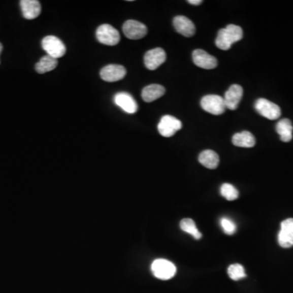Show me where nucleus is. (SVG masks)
Instances as JSON below:
<instances>
[{
  "mask_svg": "<svg viewBox=\"0 0 293 293\" xmlns=\"http://www.w3.org/2000/svg\"><path fill=\"white\" fill-rule=\"evenodd\" d=\"M221 228L226 235H233L236 231V225L232 220L226 217H222L220 221Z\"/></svg>",
  "mask_w": 293,
  "mask_h": 293,
  "instance_id": "nucleus-25",
  "label": "nucleus"
},
{
  "mask_svg": "<svg viewBox=\"0 0 293 293\" xmlns=\"http://www.w3.org/2000/svg\"><path fill=\"white\" fill-rule=\"evenodd\" d=\"M43 49L47 55L58 60L66 53V47L64 43L59 38L49 35L44 38L42 41Z\"/></svg>",
  "mask_w": 293,
  "mask_h": 293,
  "instance_id": "nucleus-3",
  "label": "nucleus"
},
{
  "mask_svg": "<svg viewBox=\"0 0 293 293\" xmlns=\"http://www.w3.org/2000/svg\"><path fill=\"white\" fill-rule=\"evenodd\" d=\"M255 109L259 114L269 120H276L281 116L280 108L266 99L257 100L255 103Z\"/></svg>",
  "mask_w": 293,
  "mask_h": 293,
  "instance_id": "nucleus-6",
  "label": "nucleus"
},
{
  "mask_svg": "<svg viewBox=\"0 0 293 293\" xmlns=\"http://www.w3.org/2000/svg\"><path fill=\"white\" fill-rule=\"evenodd\" d=\"M20 5L23 17L27 20L37 18L41 13V5L37 0H21Z\"/></svg>",
  "mask_w": 293,
  "mask_h": 293,
  "instance_id": "nucleus-16",
  "label": "nucleus"
},
{
  "mask_svg": "<svg viewBox=\"0 0 293 293\" xmlns=\"http://www.w3.org/2000/svg\"><path fill=\"white\" fill-rule=\"evenodd\" d=\"M192 60L194 64L205 70H213L217 66V60L204 50L197 49L193 51Z\"/></svg>",
  "mask_w": 293,
  "mask_h": 293,
  "instance_id": "nucleus-12",
  "label": "nucleus"
},
{
  "mask_svg": "<svg viewBox=\"0 0 293 293\" xmlns=\"http://www.w3.org/2000/svg\"><path fill=\"white\" fill-rule=\"evenodd\" d=\"M278 242L282 248L293 246V218H287L281 222Z\"/></svg>",
  "mask_w": 293,
  "mask_h": 293,
  "instance_id": "nucleus-9",
  "label": "nucleus"
},
{
  "mask_svg": "<svg viewBox=\"0 0 293 293\" xmlns=\"http://www.w3.org/2000/svg\"><path fill=\"white\" fill-rule=\"evenodd\" d=\"M183 127V124L176 117L166 115L158 124V132L163 137H171Z\"/></svg>",
  "mask_w": 293,
  "mask_h": 293,
  "instance_id": "nucleus-7",
  "label": "nucleus"
},
{
  "mask_svg": "<svg viewBox=\"0 0 293 293\" xmlns=\"http://www.w3.org/2000/svg\"><path fill=\"white\" fill-rule=\"evenodd\" d=\"M180 228L186 233L190 234L196 240H200L202 237L199 230L197 229L195 221L191 218H184L180 221Z\"/></svg>",
  "mask_w": 293,
  "mask_h": 293,
  "instance_id": "nucleus-22",
  "label": "nucleus"
},
{
  "mask_svg": "<svg viewBox=\"0 0 293 293\" xmlns=\"http://www.w3.org/2000/svg\"><path fill=\"white\" fill-rule=\"evenodd\" d=\"M114 102L125 113L134 114L138 111V105L132 94L126 92H120L115 94Z\"/></svg>",
  "mask_w": 293,
  "mask_h": 293,
  "instance_id": "nucleus-14",
  "label": "nucleus"
},
{
  "mask_svg": "<svg viewBox=\"0 0 293 293\" xmlns=\"http://www.w3.org/2000/svg\"><path fill=\"white\" fill-rule=\"evenodd\" d=\"M2 51H3V45L2 44H1V43H0V54H1Z\"/></svg>",
  "mask_w": 293,
  "mask_h": 293,
  "instance_id": "nucleus-27",
  "label": "nucleus"
},
{
  "mask_svg": "<svg viewBox=\"0 0 293 293\" xmlns=\"http://www.w3.org/2000/svg\"><path fill=\"white\" fill-rule=\"evenodd\" d=\"M126 70L120 64H109L101 70V77L103 80L108 82H114L125 78Z\"/></svg>",
  "mask_w": 293,
  "mask_h": 293,
  "instance_id": "nucleus-11",
  "label": "nucleus"
},
{
  "mask_svg": "<svg viewBox=\"0 0 293 293\" xmlns=\"http://www.w3.org/2000/svg\"><path fill=\"white\" fill-rule=\"evenodd\" d=\"M151 269L154 276L161 280L172 279L177 271L174 263L166 259H156L154 261Z\"/></svg>",
  "mask_w": 293,
  "mask_h": 293,
  "instance_id": "nucleus-2",
  "label": "nucleus"
},
{
  "mask_svg": "<svg viewBox=\"0 0 293 293\" xmlns=\"http://www.w3.org/2000/svg\"><path fill=\"white\" fill-rule=\"evenodd\" d=\"M96 38L100 43L105 45L115 46L120 42L119 32L109 24H104L98 27Z\"/></svg>",
  "mask_w": 293,
  "mask_h": 293,
  "instance_id": "nucleus-5",
  "label": "nucleus"
},
{
  "mask_svg": "<svg viewBox=\"0 0 293 293\" xmlns=\"http://www.w3.org/2000/svg\"><path fill=\"white\" fill-rule=\"evenodd\" d=\"M166 60V51L160 47L150 50L144 55V64L146 68L149 70H156Z\"/></svg>",
  "mask_w": 293,
  "mask_h": 293,
  "instance_id": "nucleus-10",
  "label": "nucleus"
},
{
  "mask_svg": "<svg viewBox=\"0 0 293 293\" xmlns=\"http://www.w3.org/2000/svg\"><path fill=\"white\" fill-rule=\"evenodd\" d=\"M165 93L166 89L161 85H149L145 86L142 90V98L145 102L151 103L163 96Z\"/></svg>",
  "mask_w": 293,
  "mask_h": 293,
  "instance_id": "nucleus-17",
  "label": "nucleus"
},
{
  "mask_svg": "<svg viewBox=\"0 0 293 293\" xmlns=\"http://www.w3.org/2000/svg\"><path fill=\"white\" fill-rule=\"evenodd\" d=\"M58 66V60L55 58L47 55L41 58L35 66V70L39 74H43L50 72L56 68Z\"/></svg>",
  "mask_w": 293,
  "mask_h": 293,
  "instance_id": "nucleus-21",
  "label": "nucleus"
},
{
  "mask_svg": "<svg viewBox=\"0 0 293 293\" xmlns=\"http://www.w3.org/2000/svg\"><path fill=\"white\" fill-rule=\"evenodd\" d=\"M232 143L236 147L252 148L256 144V140L250 132H243L234 135L232 137Z\"/></svg>",
  "mask_w": 293,
  "mask_h": 293,
  "instance_id": "nucleus-18",
  "label": "nucleus"
},
{
  "mask_svg": "<svg viewBox=\"0 0 293 293\" xmlns=\"http://www.w3.org/2000/svg\"><path fill=\"white\" fill-rule=\"evenodd\" d=\"M201 105L204 110L213 115L222 114L226 109L224 99L217 94L205 95L201 100Z\"/></svg>",
  "mask_w": 293,
  "mask_h": 293,
  "instance_id": "nucleus-4",
  "label": "nucleus"
},
{
  "mask_svg": "<svg viewBox=\"0 0 293 293\" xmlns=\"http://www.w3.org/2000/svg\"><path fill=\"white\" fill-rule=\"evenodd\" d=\"M174 29L185 37H192L196 33V26L194 23L184 16H178L173 21Z\"/></svg>",
  "mask_w": 293,
  "mask_h": 293,
  "instance_id": "nucleus-15",
  "label": "nucleus"
},
{
  "mask_svg": "<svg viewBox=\"0 0 293 293\" xmlns=\"http://www.w3.org/2000/svg\"><path fill=\"white\" fill-rule=\"evenodd\" d=\"M199 161L206 168L214 170L219 164V156L212 150H205L200 154Z\"/></svg>",
  "mask_w": 293,
  "mask_h": 293,
  "instance_id": "nucleus-19",
  "label": "nucleus"
},
{
  "mask_svg": "<svg viewBox=\"0 0 293 293\" xmlns=\"http://www.w3.org/2000/svg\"><path fill=\"white\" fill-rule=\"evenodd\" d=\"M242 97V86L237 84L232 85L225 93V96L223 98L226 109H231V110L237 109Z\"/></svg>",
  "mask_w": 293,
  "mask_h": 293,
  "instance_id": "nucleus-13",
  "label": "nucleus"
},
{
  "mask_svg": "<svg viewBox=\"0 0 293 293\" xmlns=\"http://www.w3.org/2000/svg\"><path fill=\"white\" fill-rule=\"evenodd\" d=\"M221 195L227 201H235L239 197V191L233 185L224 183L220 189Z\"/></svg>",
  "mask_w": 293,
  "mask_h": 293,
  "instance_id": "nucleus-24",
  "label": "nucleus"
},
{
  "mask_svg": "<svg viewBox=\"0 0 293 293\" xmlns=\"http://www.w3.org/2000/svg\"><path fill=\"white\" fill-rule=\"evenodd\" d=\"M276 132L280 136V140L285 143L290 142L292 139L293 126L289 119H282L277 123Z\"/></svg>",
  "mask_w": 293,
  "mask_h": 293,
  "instance_id": "nucleus-20",
  "label": "nucleus"
},
{
  "mask_svg": "<svg viewBox=\"0 0 293 293\" xmlns=\"http://www.w3.org/2000/svg\"><path fill=\"white\" fill-rule=\"evenodd\" d=\"M122 29L125 37L132 40L143 39L148 33V28L145 25L140 21L134 20L125 21L122 26Z\"/></svg>",
  "mask_w": 293,
  "mask_h": 293,
  "instance_id": "nucleus-8",
  "label": "nucleus"
},
{
  "mask_svg": "<svg viewBox=\"0 0 293 293\" xmlns=\"http://www.w3.org/2000/svg\"><path fill=\"white\" fill-rule=\"evenodd\" d=\"M228 275L232 280L237 281L246 277L244 267L240 264H232L228 267Z\"/></svg>",
  "mask_w": 293,
  "mask_h": 293,
  "instance_id": "nucleus-23",
  "label": "nucleus"
},
{
  "mask_svg": "<svg viewBox=\"0 0 293 293\" xmlns=\"http://www.w3.org/2000/svg\"><path fill=\"white\" fill-rule=\"evenodd\" d=\"M243 39V29L236 25H228L225 29H221L217 33L216 46L219 49L227 51L232 44Z\"/></svg>",
  "mask_w": 293,
  "mask_h": 293,
  "instance_id": "nucleus-1",
  "label": "nucleus"
},
{
  "mask_svg": "<svg viewBox=\"0 0 293 293\" xmlns=\"http://www.w3.org/2000/svg\"><path fill=\"white\" fill-rule=\"evenodd\" d=\"M187 2H188L190 5H200L203 3V1H201V0H189Z\"/></svg>",
  "mask_w": 293,
  "mask_h": 293,
  "instance_id": "nucleus-26",
  "label": "nucleus"
}]
</instances>
